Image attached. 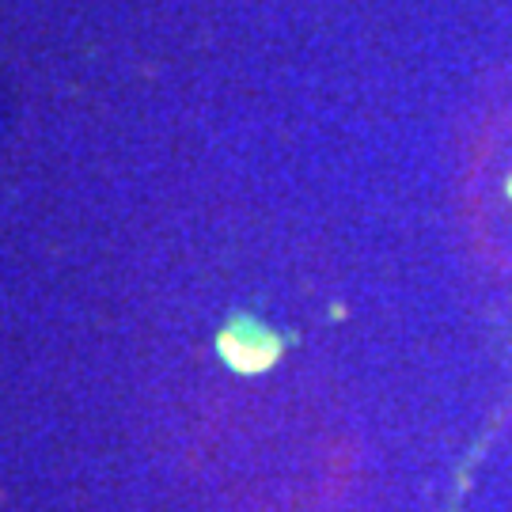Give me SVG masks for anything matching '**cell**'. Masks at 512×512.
<instances>
[{
	"instance_id": "6da1fadb",
	"label": "cell",
	"mask_w": 512,
	"mask_h": 512,
	"mask_svg": "<svg viewBox=\"0 0 512 512\" xmlns=\"http://www.w3.org/2000/svg\"><path fill=\"white\" fill-rule=\"evenodd\" d=\"M467 209L482 251L512 274V110L486 126L471 156Z\"/></svg>"
}]
</instances>
